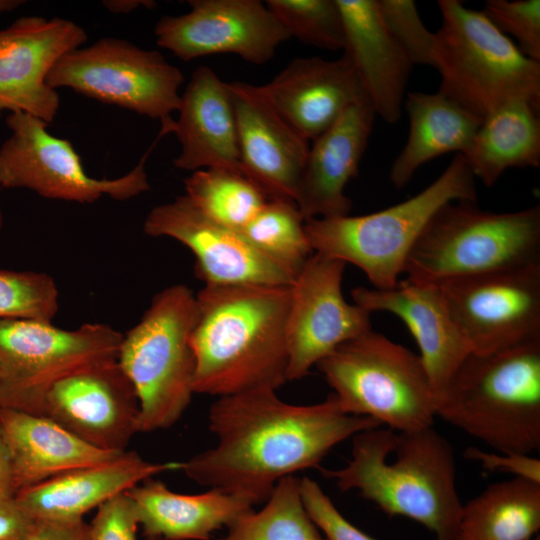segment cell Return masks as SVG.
<instances>
[{
	"instance_id": "1",
	"label": "cell",
	"mask_w": 540,
	"mask_h": 540,
	"mask_svg": "<svg viewBox=\"0 0 540 540\" xmlns=\"http://www.w3.org/2000/svg\"><path fill=\"white\" fill-rule=\"evenodd\" d=\"M208 425L215 447L182 462L180 469L200 485L252 504L266 501L281 479L318 467L337 444L381 426L343 412L332 393L320 403L295 405L274 390L220 397L210 407Z\"/></svg>"
},
{
	"instance_id": "2",
	"label": "cell",
	"mask_w": 540,
	"mask_h": 540,
	"mask_svg": "<svg viewBox=\"0 0 540 540\" xmlns=\"http://www.w3.org/2000/svg\"><path fill=\"white\" fill-rule=\"evenodd\" d=\"M195 296L194 393L276 391L288 381L291 286L205 285Z\"/></svg>"
},
{
	"instance_id": "3",
	"label": "cell",
	"mask_w": 540,
	"mask_h": 540,
	"mask_svg": "<svg viewBox=\"0 0 540 540\" xmlns=\"http://www.w3.org/2000/svg\"><path fill=\"white\" fill-rule=\"evenodd\" d=\"M352 457L322 470L342 491L357 490L390 516L414 520L436 540H455L463 503L451 443L433 426L396 432L379 426L352 437Z\"/></svg>"
},
{
	"instance_id": "4",
	"label": "cell",
	"mask_w": 540,
	"mask_h": 540,
	"mask_svg": "<svg viewBox=\"0 0 540 540\" xmlns=\"http://www.w3.org/2000/svg\"><path fill=\"white\" fill-rule=\"evenodd\" d=\"M436 416L501 453L540 450V340L470 353L436 397Z\"/></svg>"
},
{
	"instance_id": "5",
	"label": "cell",
	"mask_w": 540,
	"mask_h": 540,
	"mask_svg": "<svg viewBox=\"0 0 540 540\" xmlns=\"http://www.w3.org/2000/svg\"><path fill=\"white\" fill-rule=\"evenodd\" d=\"M442 23L434 32L432 67L439 92L480 119L526 100L540 108V62L525 56L479 10L460 0L437 1Z\"/></svg>"
},
{
	"instance_id": "6",
	"label": "cell",
	"mask_w": 540,
	"mask_h": 540,
	"mask_svg": "<svg viewBox=\"0 0 540 540\" xmlns=\"http://www.w3.org/2000/svg\"><path fill=\"white\" fill-rule=\"evenodd\" d=\"M477 201L475 177L465 157L456 154L442 174L411 198L365 215L350 214L305 221L314 252L361 269L373 288L394 287L420 234L444 205Z\"/></svg>"
},
{
	"instance_id": "7",
	"label": "cell",
	"mask_w": 540,
	"mask_h": 540,
	"mask_svg": "<svg viewBox=\"0 0 540 540\" xmlns=\"http://www.w3.org/2000/svg\"><path fill=\"white\" fill-rule=\"evenodd\" d=\"M540 264V206L492 212L477 201L441 207L415 242L405 263L406 278L438 284Z\"/></svg>"
},
{
	"instance_id": "8",
	"label": "cell",
	"mask_w": 540,
	"mask_h": 540,
	"mask_svg": "<svg viewBox=\"0 0 540 540\" xmlns=\"http://www.w3.org/2000/svg\"><path fill=\"white\" fill-rule=\"evenodd\" d=\"M316 367L341 410L396 432L433 426L436 396L419 355L372 329L348 340Z\"/></svg>"
},
{
	"instance_id": "9",
	"label": "cell",
	"mask_w": 540,
	"mask_h": 540,
	"mask_svg": "<svg viewBox=\"0 0 540 540\" xmlns=\"http://www.w3.org/2000/svg\"><path fill=\"white\" fill-rule=\"evenodd\" d=\"M196 296L184 284L158 292L139 322L123 334L118 363L131 381L140 407L138 432L173 425L194 393L195 359L190 336Z\"/></svg>"
},
{
	"instance_id": "10",
	"label": "cell",
	"mask_w": 540,
	"mask_h": 540,
	"mask_svg": "<svg viewBox=\"0 0 540 540\" xmlns=\"http://www.w3.org/2000/svg\"><path fill=\"white\" fill-rule=\"evenodd\" d=\"M122 337L102 323L68 330L48 321L0 320V408L40 415L57 381L87 365L118 359Z\"/></svg>"
},
{
	"instance_id": "11",
	"label": "cell",
	"mask_w": 540,
	"mask_h": 540,
	"mask_svg": "<svg viewBox=\"0 0 540 540\" xmlns=\"http://www.w3.org/2000/svg\"><path fill=\"white\" fill-rule=\"evenodd\" d=\"M183 81L182 72L157 50L112 37L68 52L47 77L55 90L70 88L161 122L178 111Z\"/></svg>"
},
{
	"instance_id": "12",
	"label": "cell",
	"mask_w": 540,
	"mask_h": 540,
	"mask_svg": "<svg viewBox=\"0 0 540 540\" xmlns=\"http://www.w3.org/2000/svg\"><path fill=\"white\" fill-rule=\"evenodd\" d=\"M6 124L11 135L0 146L2 188H25L44 198L81 204L103 196L127 200L150 188L145 161L160 134L130 172L115 179H96L87 174L71 142L50 134L45 121L18 112L10 113Z\"/></svg>"
},
{
	"instance_id": "13",
	"label": "cell",
	"mask_w": 540,
	"mask_h": 540,
	"mask_svg": "<svg viewBox=\"0 0 540 540\" xmlns=\"http://www.w3.org/2000/svg\"><path fill=\"white\" fill-rule=\"evenodd\" d=\"M437 285L472 353L540 340V264Z\"/></svg>"
},
{
	"instance_id": "14",
	"label": "cell",
	"mask_w": 540,
	"mask_h": 540,
	"mask_svg": "<svg viewBox=\"0 0 540 540\" xmlns=\"http://www.w3.org/2000/svg\"><path fill=\"white\" fill-rule=\"evenodd\" d=\"M346 263L314 252L291 285L288 381L305 377L342 343L371 330V312L342 293Z\"/></svg>"
},
{
	"instance_id": "15",
	"label": "cell",
	"mask_w": 540,
	"mask_h": 540,
	"mask_svg": "<svg viewBox=\"0 0 540 540\" xmlns=\"http://www.w3.org/2000/svg\"><path fill=\"white\" fill-rule=\"evenodd\" d=\"M188 4V13L164 16L154 29L157 45L183 61L227 53L263 64L291 38L260 0H190Z\"/></svg>"
},
{
	"instance_id": "16",
	"label": "cell",
	"mask_w": 540,
	"mask_h": 540,
	"mask_svg": "<svg viewBox=\"0 0 540 540\" xmlns=\"http://www.w3.org/2000/svg\"><path fill=\"white\" fill-rule=\"evenodd\" d=\"M145 234L169 237L195 256L194 271L205 285L291 286L294 277L255 248L238 231L203 214L186 196L155 206L143 223Z\"/></svg>"
},
{
	"instance_id": "17",
	"label": "cell",
	"mask_w": 540,
	"mask_h": 540,
	"mask_svg": "<svg viewBox=\"0 0 540 540\" xmlns=\"http://www.w3.org/2000/svg\"><path fill=\"white\" fill-rule=\"evenodd\" d=\"M136 391L117 359L82 367L57 381L46 393L40 415L84 442L123 452L138 432Z\"/></svg>"
},
{
	"instance_id": "18",
	"label": "cell",
	"mask_w": 540,
	"mask_h": 540,
	"mask_svg": "<svg viewBox=\"0 0 540 540\" xmlns=\"http://www.w3.org/2000/svg\"><path fill=\"white\" fill-rule=\"evenodd\" d=\"M87 39L81 26L62 18L25 16L0 29V112H22L51 123L60 98L47 77Z\"/></svg>"
},
{
	"instance_id": "19",
	"label": "cell",
	"mask_w": 540,
	"mask_h": 540,
	"mask_svg": "<svg viewBox=\"0 0 540 540\" xmlns=\"http://www.w3.org/2000/svg\"><path fill=\"white\" fill-rule=\"evenodd\" d=\"M227 86L236 115L242 173L269 199L295 202L309 141L280 115L261 85L235 81Z\"/></svg>"
},
{
	"instance_id": "20",
	"label": "cell",
	"mask_w": 540,
	"mask_h": 540,
	"mask_svg": "<svg viewBox=\"0 0 540 540\" xmlns=\"http://www.w3.org/2000/svg\"><path fill=\"white\" fill-rule=\"evenodd\" d=\"M351 295L367 311L389 312L404 322L418 345L436 397L472 353L437 284L406 278L388 289L357 287Z\"/></svg>"
},
{
	"instance_id": "21",
	"label": "cell",
	"mask_w": 540,
	"mask_h": 540,
	"mask_svg": "<svg viewBox=\"0 0 540 540\" xmlns=\"http://www.w3.org/2000/svg\"><path fill=\"white\" fill-rule=\"evenodd\" d=\"M375 117L370 102L359 101L312 141L295 198L305 220L350 214L345 188L358 174Z\"/></svg>"
},
{
	"instance_id": "22",
	"label": "cell",
	"mask_w": 540,
	"mask_h": 540,
	"mask_svg": "<svg viewBox=\"0 0 540 540\" xmlns=\"http://www.w3.org/2000/svg\"><path fill=\"white\" fill-rule=\"evenodd\" d=\"M261 86L280 115L309 142L327 130L349 106L368 100L344 55L335 60L295 58Z\"/></svg>"
},
{
	"instance_id": "23",
	"label": "cell",
	"mask_w": 540,
	"mask_h": 540,
	"mask_svg": "<svg viewBox=\"0 0 540 540\" xmlns=\"http://www.w3.org/2000/svg\"><path fill=\"white\" fill-rule=\"evenodd\" d=\"M344 33V56L351 63L376 114L389 124L402 115L414 66L385 28L376 0H336Z\"/></svg>"
},
{
	"instance_id": "24",
	"label": "cell",
	"mask_w": 540,
	"mask_h": 540,
	"mask_svg": "<svg viewBox=\"0 0 540 540\" xmlns=\"http://www.w3.org/2000/svg\"><path fill=\"white\" fill-rule=\"evenodd\" d=\"M178 112L172 129L181 145L174 159L176 168L190 172L226 168L242 173L236 115L227 82L210 67H197L181 94Z\"/></svg>"
},
{
	"instance_id": "25",
	"label": "cell",
	"mask_w": 540,
	"mask_h": 540,
	"mask_svg": "<svg viewBox=\"0 0 540 540\" xmlns=\"http://www.w3.org/2000/svg\"><path fill=\"white\" fill-rule=\"evenodd\" d=\"M180 468L181 462L154 463L134 451H124L109 461L51 477L15 498L33 519L81 520L93 508L144 480Z\"/></svg>"
},
{
	"instance_id": "26",
	"label": "cell",
	"mask_w": 540,
	"mask_h": 540,
	"mask_svg": "<svg viewBox=\"0 0 540 540\" xmlns=\"http://www.w3.org/2000/svg\"><path fill=\"white\" fill-rule=\"evenodd\" d=\"M0 432L15 495L58 474L103 463L122 453L96 448L45 416L10 408H0Z\"/></svg>"
},
{
	"instance_id": "27",
	"label": "cell",
	"mask_w": 540,
	"mask_h": 540,
	"mask_svg": "<svg viewBox=\"0 0 540 540\" xmlns=\"http://www.w3.org/2000/svg\"><path fill=\"white\" fill-rule=\"evenodd\" d=\"M145 537L162 540H208L211 534L252 511L248 499L217 489L195 495L173 492L148 478L127 491Z\"/></svg>"
},
{
	"instance_id": "28",
	"label": "cell",
	"mask_w": 540,
	"mask_h": 540,
	"mask_svg": "<svg viewBox=\"0 0 540 540\" xmlns=\"http://www.w3.org/2000/svg\"><path fill=\"white\" fill-rule=\"evenodd\" d=\"M405 97L409 133L389 173L396 189L405 187L428 161L450 152L464 154L482 123L439 91L410 92Z\"/></svg>"
},
{
	"instance_id": "29",
	"label": "cell",
	"mask_w": 540,
	"mask_h": 540,
	"mask_svg": "<svg viewBox=\"0 0 540 540\" xmlns=\"http://www.w3.org/2000/svg\"><path fill=\"white\" fill-rule=\"evenodd\" d=\"M540 108L526 100L509 102L482 120L462 154L475 179L493 186L509 168L540 165Z\"/></svg>"
},
{
	"instance_id": "30",
	"label": "cell",
	"mask_w": 540,
	"mask_h": 540,
	"mask_svg": "<svg viewBox=\"0 0 540 540\" xmlns=\"http://www.w3.org/2000/svg\"><path fill=\"white\" fill-rule=\"evenodd\" d=\"M540 529V483L513 477L463 504L455 540H530Z\"/></svg>"
},
{
	"instance_id": "31",
	"label": "cell",
	"mask_w": 540,
	"mask_h": 540,
	"mask_svg": "<svg viewBox=\"0 0 540 540\" xmlns=\"http://www.w3.org/2000/svg\"><path fill=\"white\" fill-rule=\"evenodd\" d=\"M185 195L207 217L240 231L269 200L266 194L240 172L205 168L184 179Z\"/></svg>"
},
{
	"instance_id": "32",
	"label": "cell",
	"mask_w": 540,
	"mask_h": 540,
	"mask_svg": "<svg viewBox=\"0 0 540 540\" xmlns=\"http://www.w3.org/2000/svg\"><path fill=\"white\" fill-rule=\"evenodd\" d=\"M305 221L294 201L273 198L240 232L295 278L314 253L305 232Z\"/></svg>"
},
{
	"instance_id": "33",
	"label": "cell",
	"mask_w": 540,
	"mask_h": 540,
	"mask_svg": "<svg viewBox=\"0 0 540 540\" xmlns=\"http://www.w3.org/2000/svg\"><path fill=\"white\" fill-rule=\"evenodd\" d=\"M266 501L260 511L229 526L220 540H326L302 504L298 478L281 479Z\"/></svg>"
},
{
	"instance_id": "34",
	"label": "cell",
	"mask_w": 540,
	"mask_h": 540,
	"mask_svg": "<svg viewBox=\"0 0 540 540\" xmlns=\"http://www.w3.org/2000/svg\"><path fill=\"white\" fill-rule=\"evenodd\" d=\"M265 4L290 37L321 49H343V24L336 0H267Z\"/></svg>"
},
{
	"instance_id": "35",
	"label": "cell",
	"mask_w": 540,
	"mask_h": 540,
	"mask_svg": "<svg viewBox=\"0 0 540 540\" xmlns=\"http://www.w3.org/2000/svg\"><path fill=\"white\" fill-rule=\"evenodd\" d=\"M58 310L59 292L50 275L0 269V320L52 322Z\"/></svg>"
},
{
	"instance_id": "36",
	"label": "cell",
	"mask_w": 540,
	"mask_h": 540,
	"mask_svg": "<svg viewBox=\"0 0 540 540\" xmlns=\"http://www.w3.org/2000/svg\"><path fill=\"white\" fill-rule=\"evenodd\" d=\"M379 16L413 65L432 66L435 34L429 31L412 0H376Z\"/></svg>"
},
{
	"instance_id": "37",
	"label": "cell",
	"mask_w": 540,
	"mask_h": 540,
	"mask_svg": "<svg viewBox=\"0 0 540 540\" xmlns=\"http://www.w3.org/2000/svg\"><path fill=\"white\" fill-rule=\"evenodd\" d=\"M482 12L525 56L540 62V0H486Z\"/></svg>"
},
{
	"instance_id": "38",
	"label": "cell",
	"mask_w": 540,
	"mask_h": 540,
	"mask_svg": "<svg viewBox=\"0 0 540 540\" xmlns=\"http://www.w3.org/2000/svg\"><path fill=\"white\" fill-rule=\"evenodd\" d=\"M299 493L307 514L326 540H377L351 524L316 481L306 476L299 479Z\"/></svg>"
},
{
	"instance_id": "39",
	"label": "cell",
	"mask_w": 540,
	"mask_h": 540,
	"mask_svg": "<svg viewBox=\"0 0 540 540\" xmlns=\"http://www.w3.org/2000/svg\"><path fill=\"white\" fill-rule=\"evenodd\" d=\"M138 526L135 504L124 492L97 508L89 524L90 540H136Z\"/></svg>"
},
{
	"instance_id": "40",
	"label": "cell",
	"mask_w": 540,
	"mask_h": 540,
	"mask_svg": "<svg viewBox=\"0 0 540 540\" xmlns=\"http://www.w3.org/2000/svg\"><path fill=\"white\" fill-rule=\"evenodd\" d=\"M463 455L479 463L487 472L507 473L540 483V460L533 455L485 451L476 447L467 448Z\"/></svg>"
},
{
	"instance_id": "41",
	"label": "cell",
	"mask_w": 540,
	"mask_h": 540,
	"mask_svg": "<svg viewBox=\"0 0 540 540\" xmlns=\"http://www.w3.org/2000/svg\"><path fill=\"white\" fill-rule=\"evenodd\" d=\"M26 540H90L89 524L84 519H34Z\"/></svg>"
},
{
	"instance_id": "42",
	"label": "cell",
	"mask_w": 540,
	"mask_h": 540,
	"mask_svg": "<svg viewBox=\"0 0 540 540\" xmlns=\"http://www.w3.org/2000/svg\"><path fill=\"white\" fill-rule=\"evenodd\" d=\"M33 522L15 496L0 497V540H26Z\"/></svg>"
},
{
	"instance_id": "43",
	"label": "cell",
	"mask_w": 540,
	"mask_h": 540,
	"mask_svg": "<svg viewBox=\"0 0 540 540\" xmlns=\"http://www.w3.org/2000/svg\"><path fill=\"white\" fill-rule=\"evenodd\" d=\"M12 471L6 446L0 432V497H13Z\"/></svg>"
},
{
	"instance_id": "44",
	"label": "cell",
	"mask_w": 540,
	"mask_h": 540,
	"mask_svg": "<svg viewBox=\"0 0 540 540\" xmlns=\"http://www.w3.org/2000/svg\"><path fill=\"white\" fill-rule=\"evenodd\" d=\"M103 5L112 13H130L138 7L144 6L152 8L156 5L154 1L149 0H106Z\"/></svg>"
},
{
	"instance_id": "45",
	"label": "cell",
	"mask_w": 540,
	"mask_h": 540,
	"mask_svg": "<svg viewBox=\"0 0 540 540\" xmlns=\"http://www.w3.org/2000/svg\"><path fill=\"white\" fill-rule=\"evenodd\" d=\"M145 540H162V539L160 537L147 536L145 537Z\"/></svg>"
},
{
	"instance_id": "46",
	"label": "cell",
	"mask_w": 540,
	"mask_h": 540,
	"mask_svg": "<svg viewBox=\"0 0 540 540\" xmlns=\"http://www.w3.org/2000/svg\"><path fill=\"white\" fill-rule=\"evenodd\" d=\"M0 115H1V112H0ZM2 226H3V215H2L1 208H0V230L2 229Z\"/></svg>"
},
{
	"instance_id": "47",
	"label": "cell",
	"mask_w": 540,
	"mask_h": 540,
	"mask_svg": "<svg viewBox=\"0 0 540 540\" xmlns=\"http://www.w3.org/2000/svg\"><path fill=\"white\" fill-rule=\"evenodd\" d=\"M530 540H540V538L537 536V538L530 539Z\"/></svg>"
}]
</instances>
